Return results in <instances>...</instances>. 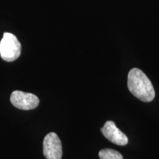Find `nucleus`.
Listing matches in <instances>:
<instances>
[{
  "label": "nucleus",
  "mask_w": 159,
  "mask_h": 159,
  "mask_svg": "<svg viewBox=\"0 0 159 159\" xmlns=\"http://www.w3.org/2000/svg\"><path fill=\"white\" fill-rule=\"evenodd\" d=\"M11 102L16 108L24 111L33 110L39 105V99L31 93L14 91L11 95Z\"/></svg>",
  "instance_id": "nucleus-3"
},
{
  "label": "nucleus",
  "mask_w": 159,
  "mask_h": 159,
  "mask_svg": "<svg viewBox=\"0 0 159 159\" xmlns=\"http://www.w3.org/2000/svg\"><path fill=\"white\" fill-rule=\"evenodd\" d=\"M103 136L108 140L119 146H125L128 143V138L122 131L117 128L113 121H108L101 128Z\"/></svg>",
  "instance_id": "nucleus-5"
},
{
  "label": "nucleus",
  "mask_w": 159,
  "mask_h": 159,
  "mask_svg": "<svg viewBox=\"0 0 159 159\" xmlns=\"http://www.w3.org/2000/svg\"><path fill=\"white\" fill-rule=\"evenodd\" d=\"M100 159H123L120 152L113 149H103L99 152Z\"/></svg>",
  "instance_id": "nucleus-6"
},
{
  "label": "nucleus",
  "mask_w": 159,
  "mask_h": 159,
  "mask_svg": "<svg viewBox=\"0 0 159 159\" xmlns=\"http://www.w3.org/2000/svg\"><path fill=\"white\" fill-rule=\"evenodd\" d=\"M43 152L47 159H61L62 158V144L55 133L51 132L44 137Z\"/></svg>",
  "instance_id": "nucleus-4"
},
{
  "label": "nucleus",
  "mask_w": 159,
  "mask_h": 159,
  "mask_svg": "<svg viewBox=\"0 0 159 159\" xmlns=\"http://www.w3.org/2000/svg\"><path fill=\"white\" fill-rule=\"evenodd\" d=\"M128 87L131 94L143 102H152L156 96L150 79L139 69L134 68L129 71Z\"/></svg>",
  "instance_id": "nucleus-1"
},
{
  "label": "nucleus",
  "mask_w": 159,
  "mask_h": 159,
  "mask_svg": "<svg viewBox=\"0 0 159 159\" xmlns=\"http://www.w3.org/2000/svg\"><path fill=\"white\" fill-rule=\"evenodd\" d=\"M21 43L14 35L5 33L0 41V55L4 61L13 62L21 55Z\"/></svg>",
  "instance_id": "nucleus-2"
}]
</instances>
